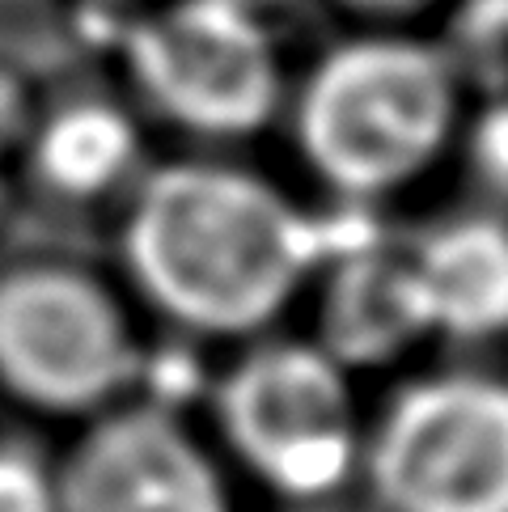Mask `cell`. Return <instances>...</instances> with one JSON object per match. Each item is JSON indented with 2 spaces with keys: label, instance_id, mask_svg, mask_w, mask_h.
<instances>
[{
  "label": "cell",
  "instance_id": "3957f363",
  "mask_svg": "<svg viewBox=\"0 0 508 512\" xmlns=\"http://www.w3.org/2000/svg\"><path fill=\"white\" fill-rule=\"evenodd\" d=\"M369 394L301 326L216 352L199 386V419L242 491L271 508L356 496Z\"/></svg>",
  "mask_w": 508,
  "mask_h": 512
},
{
  "label": "cell",
  "instance_id": "ba28073f",
  "mask_svg": "<svg viewBox=\"0 0 508 512\" xmlns=\"http://www.w3.org/2000/svg\"><path fill=\"white\" fill-rule=\"evenodd\" d=\"M297 322L360 381H386L432 356L403 242L398 229H381V221L369 233L326 242Z\"/></svg>",
  "mask_w": 508,
  "mask_h": 512
},
{
  "label": "cell",
  "instance_id": "8fae6325",
  "mask_svg": "<svg viewBox=\"0 0 508 512\" xmlns=\"http://www.w3.org/2000/svg\"><path fill=\"white\" fill-rule=\"evenodd\" d=\"M0 512H64L56 462L26 445H0Z\"/></svg>",
  "mask_w": 508,
  "mask_h": 512
},
{
  "label": "cell",
  "instance_id": "4fadbf2b",
  "mask_svg": "<svg viewBox=\"0 0 508 512\" xmlns=\"http://www.w3.org/2000/svg\"><path fill=\"white\" fill-rule=\"evenodd\" d=\"M34 115H39V106H34L26 81L0 68V166H5L13 153L26 149Z\"/></svg>",
  "mask_w": 508,
  "mask_h": 512
},
{
  "label": "cell",
  "instance_id": "9a60e30c",
  "mask_svg": "<svg viewBox=\"0 0 508 512\" xmlns=\"http://www.w3.org/2000/svg\"><path fill=\"white\" fill-rule=\"evenodd\" d=\"M271 512H365L356 500H331V504H301V508H271Z\"/></svg>",
  "mask_w": 508,
  "mask_h": 512
},
{
  "label": "cell",
  "instance_id": "5b68a950",
  "mask_svg": "<svg viewBox=\"0 0 508 512\" xmlns=\"http://www.w3.org/2000/svg\"><path fill=\"white\" fill-rule=\"evenodd\" d=\"M293 68L259 0H153L119 30L123 98L178 149L242 153L280 132Z\"/></svg>",
  "mask_w": 508,
  "mask_h": 512
},
{
  "label": "cell",
  "instance_id": "6da1fadb",
  "mask_svg": "<svg viewBox=\"0 0 508 512\" xmlns=\"http://www.w3.org/2000/svg\"><path fill=\"white\" fill-rule=\"evenodd\" d=\"M326 242L297 182L242 153L174 149L115 208V280L149 331L229 352L301 318Z\"/></svg>",
  "mask_w": 508,
  "mask_h": 512
},
{
  "label": "cell",
  "instance_id": "8992f818",
  "mask_svg": "<svg viewBox=\"0 0 508 512\" xmlns=\"http://www.w3.org/2000/svg\"><path fill=\"white\" fill-rule=\"evenodd\" d=\"M149 381V322L115 276L68 259L0 271V390L17 407L81 428Z\"/></svg>",
  "mask_w": 508,
  "mask_h": 512
},
{
  "label": "cell",
  "instance_id": "9c48e42d",
  "mask_svg": "<svg viewBox=\"0 0 508 512\" xmlns=\"http://www.w3.org/2000/svg\"><path fill=\"white\" fill-rule=\"evenodd\" d=\"M432 352L508 347V204H458L398 229Z\"/></svg>",
  "mask_w": 508,
  "mask_h": 512
},
{
  "label": "cell",
  "instance_id": "52a82bcc",
  "mask_svg": "<svg viewBox=\"0 0 508 512\" xmlns=\"http://www.w3.org/2000/svg\"><path fill=\"white\" fill-rule=\"evenodd\" d=\"M64 512H242V483L178 398L136 394L56 457Z\"/></svg>",
  "mask_w": 508,
  "mask_h": 512
},
{
  "label": "cell",
  "instance_id": "5bb4252c",
  "mask_svg": "<svg viewBox=\"0 0 508 512\" xmlns=\"http://www.w3.org/2000/svg\"><path fill=\"white\" fill-rule=\"evenodd\" d=\"M453 17H470L483 30H504L508 26V0H453Z\"/></svg>",
  "mask_w": 508,
  "mask_h": 512
},
{
  "label": "cell",
  "instance_id": "7a4b0ae2",
  "mask_svg": "<svg viewBox=\"0 0 508 512\" xmlns=\"http://www.w3.org/2000/svg\"><path fill=\"white\" fill-rule=\"evenodd\" d=\"M479 85L432 30H339L293 68L280 136L322 212L386 221L466 157Z\"/></svg>",
  "mask_w": 508,
  "mask_h": 512
},
{
  "label": "cell",
  "instance_id": "7c38bea8",
  "mask_svg": "<svg viewBox=\"0 0 508 512\" xmlns=\"http://www.w3.org/2000/svg\"><path fill=\"white\" fill-rule=\"evenodd\" d=\"M348 30H424L428 17L449 13L453 0H326Z\"/></svg>",
  "mask_w": 508,
  "mask_h": 512
},
{
  "label": "cell",
  "instance_id": "277c9868",
  "mask_svg": "<svg viewBox=\"0 0 508 512\" xmlns=\"http://www.w3.org/2000/svg\"><path fill=\"white\" fill-rule=\"evenodd\" d=\"M365 512H508V347L432 352L369 394Z\"/></svg>",
  "mask_w": 508,
  "mask_h": 512
},
{
  "label": "cell",
  "instance_id": "2e32d148",
  "mask_svg": "<svg viewBox=\"0 0 508 512\" xmlns=\"http://www.w3.org/2000/svg\"><path fill=\"white\" fill-rule=\"evenodd\" d=\"M0 212H5V166H0Z\"/></svg>",
  "mask_w": 508,
  "mask_h": 512
},
{
  "label": "cell",
  "instance_id": "30bf717a",
  "mask_svg": "<svg viewBox=\"0 0 508 512\" xmlns=\"http://www.w3.org/2000/svg\"><path fill=\"white\" fill-rule=\"evenodd\" d=\"M149 123L123 94H72L34 115L22 161L64 208H119L149 170Z\"/></svg>",
  "mask_w": 508,
  "mask_h": 512
}]
</instances>
